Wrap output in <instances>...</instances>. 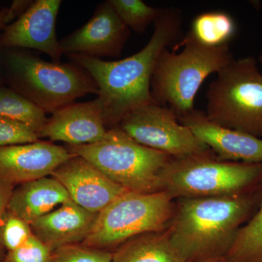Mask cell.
Listing matches in <instances>:
<instances>
[{
	"mask_svg": "<svg viewBox=\"0 0 262 262\" xmlns=\"http://www.w3.org/2000/svg\"><path fill=\"white\" fill-rule=\"evenodd\" d=\"M182 10L161 8L149 42L132 56L108 61L84 55H67L97 84V98L106 128L118 126L128 114L155 103L150 86L155 65L162 52L182 38Z\"/></svg>",
	"mask_w": 262,
	"mask_h": 262,
	"instance_id": "cell-1",
	"label": "cell"
},
{
	"mask_svg": "<svg viewBox=\"0 0 262 262\" xmlns=\"http://www.w3.org/2000/svg\"><path fill=\"white\" fill-rule=\"evenodd\" d=\"M261 195L262 184L236 195L180 198L165 231L185 262L223 257L257 211Z\"/></svg>",
	"mask_w": 262,
	"mask_h": 262,
	"instance_id": "cell-2",
	"label": "cell"
},
{
	"mask_svg": "<svg viewBox=\"0 0 262 262\" xmlns=\"http://www.w3.org/2000/svg\"><path fill=\"white\" fill-rule=\"evenodd\" d=\"M3 73L10 88L46 113H54L88 94H98L93 77L75 63L45 61L27 51H2Z\"/></svg>",
	"mask_w": 262,
	"mask_h": 262,
	"instance_id": "cell-3",
	"label": "cell"
},
{
	"mask_svg": "<svg viewBox=\"0 0 262 262\" xmlns=\"http://www.w3.org/2000/svg\"><path fill=\"white\" fill-rule=\"evenodd\" d=\"M182 44L180 53L169 48L162 52L150 86L154 102L171 110L179 120L195 110L194 98L207 77L234 59L229 45L208 47L189 32Z\"/></svg>",
	"mask_w": 262,
	"mask_h": 262,
	"instance_id": "cell-4",
	"label": "cell"
},
{
	"mask_svg": "<svg viewBox=\"0 0 262 262\" xmlns=\"http://www.w3.org/2000/svg\"><path fill=\"white\" fill-rule=\"evenodd\" d=\"M129 192H163L162 173L171 157L139 144L119 127L108 129L101 140L85 145H67Z\"/></svg>",
	"mask_w": 262,
	"mask_h": 262,
	"instance_id": "cell-5",
	"label": "cell"
},
{
	"mask_svg": "<svg viewBox=\"0 0 262 262\" xmlns=\"http://www.w3.org/2000/svg\"><path fill=\"white\" fill-rule=\"evenodd\" d=\"M161 177L164 189L173 199L236 195L262 184V163L227 161L211 150L170 158Z\"/></svg>",
	"mask_w": 262,
	"mask_h": 262,
	"instance_id": "cell-6",
	"label": "cell"
},
{
	"mask_svg": "<svg viewBox=\"0 0 262 262\" xmlns=\"http://www.w3.org/2000/svg\"><path fill=\"white\" fill-rule=\"evenodd\" d=\"M210 121L262 139V74L254 57L232 60L206 92Z\"/></svg>",
	"mask_w": 262,
	"mask_h": 262,
	"instance_id": "cell-7",
	"label": "cell"
},
{
	"mask_svg": "<svg viewBox=\"0 0 262 262\" xmlns=\"http://www.w3.org/2000/svg\"><path fill=\"white\" fill-rule=\"evenodd\" d=\"M173 200L166 191L151 194L127 191L98 213L82 244L107 250L141 234L164 232L173 218Z\"/></svg>",
	"mask_w": 262,
	"mask_h": 262,
	"instance_id": "cell-8",
	"label": "cell"
},
{
	"mask_svg": "<svg viewBox=\"0 0 262 262\" xmlns=\"http://www.w3.org/2000/svg\"><path fill=\"white\" fill-rule=\"evenodd\" d=\"M117 127L139 144L171 158L211 151L171 110L155 103L134 110Z\"/></svg>",
	"mask_w": 262,
	"mask_h": 262,
	"instance_id": "cell-9",
	"label": "cell"
},
{
	"mask_svg": "<svg viewBox=\"0 0 262 262\" xmlns=\"http://www.w3.org/2000/svg\"><path fill=\"white\" fill-rule=\"evenodd\" d=\"M110 2L101 3L94 15L81 28L59 40L63 54H80L94 58L119 57L130 37Z\"/></svg>",
	"mask_w": 262,
	"mask_h": 262,
	"instance_id": "cell-10",
	"label": "cell"
},
{
	"mask_svg": "<svg viewBox=\"0 0 262 262\" xmlns=\"http://www.w3.org/2000/svg\"><path fill=\"white\" fill-rule=\"evenodd\" d=\"M61 0H37L16 20L8 24L1 35L2 47L28 48L61 62L62 52L56 32Z\"/></svg>",
	"mask_w": 262,
	"mask_h": 262,
	"instance_id": "cell-11",
	"label": "cell"
},
{
	"mask_svg": "<svg viewBox=\"0 0 262 262\" xmlns=\"http://www.w3.org/2000/svg\"><path fill=\"white\" fill-rule=\"evenodd\" d=\"M51 177L61 183L72 201L91 213H99L127 192L92 163L77 155L60 165Z\"/></svg>",
	"mask_w": 262,
	"mask_h": 262,
	"instance_id": "cell-12",
	"label": "cell"
},
{
	"mask_svg": "<svg viewBox=\"0 0 262 262\" xmlns=\"http://www.w3.org/2000/svg\"><path fill=\"white\" fill-rule=\"evenodd\" d=\"M67 148L50 141L0 147V177L13 185L50 177L73 157Z\"/></svg>",
	"mask_w": 262,
	"mask_h": 262,
	"instance_id": "cell-13",
	"label": "cell"
},
{
	"mask_svg": "<svg viewBox=\"0 0 262 262\" xmlns=\"http://www.w3.org/2000/svg\"><path fill=\"white\" fill-rule=\"evenodd\" d=\"M108 129L99 100L74 102L52 114L39 138L62 141L67 145H85L101 140Z\"/></svg>",
	"mask_w": 262,
	"mask_h": 262,
	"instance_id": "cell-14",
	"label": "cell"
},
{
	"mask_svg": "<svg viewBox=\"0 0 262 262\" xmlns=\"http://www.w3.org/2000/svg\"><path fill=\"white\" fill-rule=\"evenodd\" d=\"M219 158L227 161L262 163V139L241 131L220 126L210 121L206 114L194 110L179 119Z\"/></svg>",
	"mask_w": 262,
	"mask_h": 262,
	"instance_id": "cell-15",
	"label": "cell"
},
{
	"mask_svg": "<svg viewBox=\"0 0 262 262\" xmlns=\"http://www.w3.org/2000/svg\"><path fill=\"white\" fill-rule=\"evenodd\" d=\"M98 215L70 200L34 221L30 227L33 234L53 251L63 246L82 244Z\"/></svg>",
	"mask_w": 262,
	"mask_h": 262,
	"instance_id": "cell-16",
	"label": "cell"
},
{
	"mask_svg": "<svg viewBox=\"0 0 262 262\" xmlns=\"http://www.w3.org/2000/svg\"><path fill=\"white\" fill-rule=\"evenodd\" d=\"M70 200L61 183L50 176L18 184L8 209L30 225Z\"/></svg>",
	"mask_w": 262,
	"mask_h": 262,
	"instance_id": "cell-17",
	"label": "cell"
},
{
	"mask_svg": "<svg viewBox=\"0 0 262 262\" xmlns=\"http://www.w3.org/2000/svg\"><path fill=\"white\" fill-rule=\"evenodd\" d=\"M112 262H185L166 231L141 234L119 246Z\"/></svg>",
	"mask_w": 262,
	"mask_h": 262,
	"instance_id": "cell-18",
	"label": "cell"
},
{
	"mask_svg": "<svg viewBox=\"0 0 262 262\" xmlns=\"http://www.w3.org/2000/svg\"><path fill=\"white\" fill-rule=\"evenodd\" d=\"M237 32L233 18L222 11H211L196 15L189 33L198 42L208 47L229 45Z\"/></svg>",
	"mask_w": 262,
	"mask_h": 262,
	"instance_id": "cell-19",
	"label": "cell"
},
{
	"mask_svg": "<svg viewBox=\"0 0 262 262\" xmlns=\"http://www.w3.org/2000/svg\"><path fill=\"white\" fill-rule=\"evenodd\" d=\"M0 117L23 124L38 136L48 119L46 113L30 100L3 84L0 85Z\"/></svg>",
	"mask_w": 262,
	"mask_h": 262,
	"instance_id": "cell-20",
	"label": "cell"
},
{
	"mask_svg": "<svg viewBox=\"0 0 262 262\" xmlns=\"http://www.w3.org/2000/svg\"><path fill=\"white\" fill-rule=\"evenodd\" d=\"M225 258L228 262H262V195L257 211L239 229Z\"/></svg>",
	"mask_w": 262,
	"mask_h": 262,
	"instance_id": "cell-21",
	"label": "cell"
},
{
	"mask_svg": "<svg viewBox=\"0 0 262 262\" xmlns=\"http://www.w3.org/2000/svg\"><path fill=\"white\" fill-rule=\"evenodd\" d=\"M124 24L134 32L142 34L154 24L161 8L149 6L141 0H108Z\"/></svg>",
	"mask_w": 262,
	"mask_h": 262,
	"instance_id": "cell-22",
	"label": "cell"
},
{
	"mask_svg": "<svg viewBox=\"0 0 262 262\" xmlns=\"http://www.w3.org/2000/svg\"><path fill=\"white\" fill-rule=\"evenodd\" d=\"M30 225L7 209L0 220V245L3 249L14 251L33 235Z\"/></svg>",
	"mask_w": 262,
	"mask_h": 262,
	"instance_id": "cell-23",
	"label": "cell"
},
{
	"mask_svg": "<svg viewBox=\"0 0 262 262\" xmlns=\"http://www.w3.org/2000/svg\"><path fill=\"white\" fill-rule=\"evenodd\" d=\"M113 252L74 244L63 246L52 252L51 262H112Z\"/></svg>",
	"mask_w": 262,
	"mask_h": 262,
	"instance_id": "cell-24",
	"label": "cell"
},
{
	"mask_svg": "<svg viewBox=\"0 0 262 262\" xmlns=\"http://www.w3.org/2000/svg\"><path fill=\"white\" fill-rule=\"evenodd\" d=\"M52 252L33 234L23 246L7 252L2 262H51Z\"/></svg>",
	"mask_w": 262,
	"mask_h": 262,
	"instance_id": "cell-25",
	"label": "cell"
},
{
	"mask_svg": "<svg viewBox=\"0 0 262 262\" xmlns=\"http://www.w3.org/2000/svg\"><path fill=\"white\" fill-rule=\"evenodd\" d=\"M39 140V136L23 124L0 117V147L28 144Z\"/></svg>",
	"mask_w": 262,
	"mask_h": 262,
	"instance_id": "cell-26",
	"label": "cell"
},
{
	"mask_svg": "<svg viewBox=\"0 0 262 262\" xmlns=\"http://www.w3.org/2000/svg\"><path fill=\"white\" fill-rule=\"evenodd\" d=\"M14 188L15 186L13 184L0 177V220L8 209L10 198ZM5 255L3 254V248L0 245V262L3 261Z\"/></svg>",
	"mask_w": 262,
	"mask_h": 262,
	"instance_id": "cell-27",
	"label": "cell"
},
{
	"mask_svg": "<svg viewBox=\"0 0 262 262\" xmlns=\"http://www.w3.org/2000/svg\"><path fill=\"white\" fill-rule=\"evenodd\" d=\"M14 19L10 8H3L0 10V85H2L3 82V61H2V45H1V35L5 27L8 25L10 22Z\"/></svg>",
	"mask_w": 262,
	"mask_h": 262,
	"instance_id": "cell-28",
	"label": "cell"
},
{
	"mask_svg": "<svg viewBox=\"0 0 262 262\" xmlns=\"http://www.w3.org/2000/svg\"><path fill=\"white\" fill-rule=\"evenodd\" d=\"M201 262H228V261H227L225 256H223V257L210 258V259L205 260V261Z\"/></svg>",
	"mask_w": 262,
	"mask_h": 262,
	"instance_id": "cell-29",
	"label": "cell"
},
{
	"mask_svg": "<svg viewBox=\"0 0 262 262\" xmlns=\"http://www.w3.org/2000/svg\"><path fill=\"white\" fill-rule=\"evenodd\" d=\"M259 61L261 62L262 63V53L261 54V56H259Z\"/></svg>",
	"mask_w": 262,
	"mask_h": 262,
	"instance_id": "cell-30",
	"label": "cell"
}]
</instances>
